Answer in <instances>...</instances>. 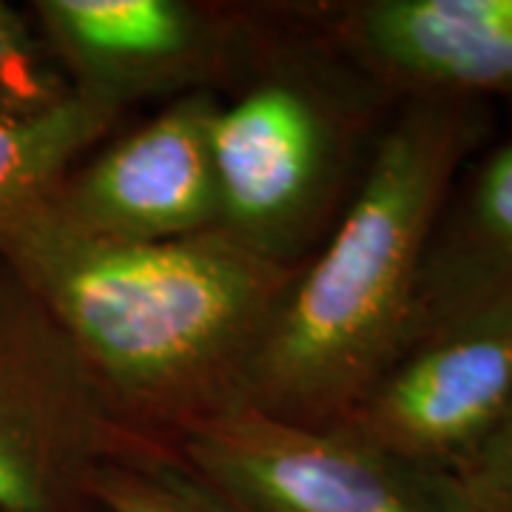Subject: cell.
I'll return each instance as SVG.
<instances>
[{"label": "cell", "mask_w": 512, "mask_h": 512, "mask_svg": "<svg viewBox=\"0 0 512 512\" xmlns=\"http://www.w3.org/2000/svg\"><path fill=\"white\" fill-rule=\"evenodd\" d=\"M217 94L168 100L157 114L94 148L46 197L66 228L100 242H168L217 228L211 151Z\"/></svg>", "instance_id": "52a82bcc"}, {"label": "cell", "mask_w": 512, "mask_h": 512, "mask_svg": "<svg viewBox=\"0 0 512 512\" xmlns=\"http://www.w3.org/2000/svg\"><path fill=\"white\" fill-rule=\"evenodd\" d=\"M123 120V111L72 86L46 94H0V231L46 200Z\"/></svg>", "instance_id": "8fae6325"}, {"label": "cell", "mask_w": 512, "mask_h": 512, "mask_svg": "<svg viewBox=\"0 0 512 512\" xmlns=\"http://www.w3.org/2000/svg\"><path fill=\"white\" fill-rule=\"evenodd\" d=\"M399 100L322 29L316 3H259L254 37L217 97V228L302 268L342 220Z\"/></svg>", "instance_id": "3957f363"}, {"label": "cell", "mask_w": 512, "mask_h": 512, "mask_svg": "<svg viewBox=\"0 0 512 512\" xmlns=\"http://www.w3.org/2000/svg\"><path fill=\"white\" fill-rule=\"evenodd\" d=\"M512 311V140L478 151L450 188L421 262L410 345Z\"/></svg>", "instance_id": "30bf717a"}, {"label": "cell", "mask_w": 512, "mask_h": 512, "mask_svg": "<svg viewBox=\"0 0 512 512\" xmlns=\"http://www.w3.org/2000/svg\"><path fill=\"white\" fill-rule=\"evenodd\" d=\"M157 464L202 512H476L450 470L276 421L248 404L205 421Z\"/></svg>", "instance_id": "277c9868"}, {"label": "cell", "mask_w": 512, "mask_h": 512, "mask_svg": "<svg viewBox=\"0 0 512 512\" xmlns=\"http://www.w3.org/2000/svg\"><path fill=\"white\" fill-rule=\"evenodd\" d=\"M453 473L476 512H512V402Z\"/></svg>", "instance_id": "5bb4252c"}, {"label": "cell", "mask_w": 512, "mask_h": 512, "mask_svg": "<svg viewBox=\"0 0 512 512\" xmlns=\"http://www.w3.org/2000/svg\"><path fill=\"white\" fill-rule=\"evenodd\" d=\"M0 259L69 336L134 458L163 461L245 404L248 379L299 268L220 228L168 242H100L40 200L0 231Z\"/></svg>", "instance_id": "6da1fadb"}, {"label": "cell", "mask_w": 512, "mask_h": 512, "mask_svg": "<svg viewBox=\"0 0 512 512\" xmlns=\"http://www.w3.org/2000/svg\"><path fill=\"white\" fill-rule=\"evenodd\" d=\"M128 458L83 356L0 259V512H80L94 470Z\"/></svg>", "instance_id": "5b68a950"}, {"label": "cell", "mask_w": 512, "mask_h": 512, "mask_svg": "<svg viewBox=\"0 0 512 512\" xmlns=\"http://www.w3.org/2000/svg\"><path fill=\"white\" fill-rule=\"evenodd\" d=\"M29 18L72 89L126 114L143 100L220 97L242 69L259 3L35 0Z\"/></svg>", "instance_id": "8992f818"}, {"label": "cell", "mask_w": 512, "mask_h": 512, "mask_svg": "<svg viewBox=\"0 0 512 512\" xmlns=\"http://www.w3.org/2000/svg\"><path fill=\"white\" fill-rule=\"evenodd\" d=\"M330 40L393 100H512V0H319Z\"/></svg>", "instance_id": "9c48e42d"}, {"label": "cell", "mask_w": 512, "mask_h": 512, "mask_svg": "<svg viewBox=\"0 0 512 512\" xmlns=\"http://www.w3.org/2000/svg\"><path fill=\"white\" fill-rule=\"evenodd\" d=\"M510 402L512 311H501L410 345L330 430L453 473Z\"/></svg>", "instance_id": "ba28073f"}, {"label": "cell", "mask_w": 512, "mask_h": 512, "mask_svg": "<svg viewBox=\"0 0 512 512\" xmlns=\"http://www.w3.org/2000/svg\"><path fill=\"white\" fill-rule=\"evenodd\" d=\"M69 86L29 12L0 0V94H46Z\"/></svg>", "instance_id": "4fadbf2b"}, {"label": "cell", "mask_w": 512, "mask_h": 512, "mask_svg": "<svg viewBox=\"0 0 512 512\" xmlns=\"http://www.w3.org/2000/svg\"><path fill=\"white\" fill-rule=\"evenodd\" d=\"M493 103L410 97L362 185L299 268L256 353L245 404L330 430L410 342L421 262L464 165L493 137Z\"/></svg>", "instance_id": "7a4b0ae2"}, {"label": "cell", "mask_w": 512, "mask_h": 512, "mask_svg": "<svg viewBox=\"0 0 512 512\" xmlns=\"http://www.w3.org/2000/svg\"><path fill=\"white\" fill-rule=\"evenodd\" d=\"M89 501L106 512H202L157 464L106 461L89 478Z\"/></svg>", "instance_id": "7c38bea8"}, {"label": "cell", "mask_w": 512, "mask_h": 512, "mask_svg": "<svg viewBox=\"0 0 512 512\" xmlns=\"http://www.w3.org/2000/svg\"><path fill=\"white\" fill-rule=\"evenodd\" d=\"M80 512H106V510H103V507H97L94 501H89V504H86V507H83Z\"/></svg>", "instance_id": "9a60e30c"}]
</instances>
